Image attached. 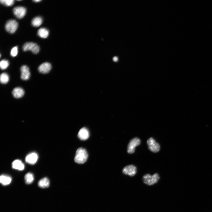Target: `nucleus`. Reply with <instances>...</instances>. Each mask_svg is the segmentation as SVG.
<instances>
[{"label":"nucleus","instance_id":"obj_1","mask_svg":"<svg viewBox=\"0 0 212 212\" xmlns=\"http://www.w3.org/2000/svg\"><path fill=\"white\" fill-rule=\"evenodd\" d=\"M88 157L86 150L84 148H80L76 150L74 160L77 163L83 164L86 161Z\"/></svg>","mask_w":212,"mask_h":212},{"label":"nucleus","instance_id":"obj_2","mask_svg":"<svg viewBox=\"0 0 212 212\" xmlns=\"http://www.w3.org/2000/svg\"><path fill=\"white\" fill-rule=\"evenodd\" d=\"M160 176L157 173H155L152 175L146 174L143 177V182L148 186H152L157 183L160 179Z\"/></svg>","mask_w":212,"mask_h":212},{"label":"nucleus","instance_id":"obj_3","mask_svg":"<svg viewBox=\"0 0 212 212\" xmlns=\"http://www.w3.org/2000/svg\"><path fill=\"white\" fill-rule=\"evenodd\" d=\"M141 143L140 139L136 137L131 139L127 146V152L128 153L132 154L135 151V147L139 145Z\"/></svg>","mask_w":212,"mask_h":212},{"label":"nucleus","instance_id":"obj_4","mask_svg":"<svg viewBox=\"0 0 212 212\" xmlns=\"http://www.w3.org/2000/svg\"><path fill=\"white\" fill-rule=\"evenodd\" d=\"M23 50L24 51H31L34 54L38 53L39 51V47L36 44L32 42L25 43L22 47Z\"/></svg>","mask_w":212,"mask_h":212},{"label":"nucleus","instance_id":"obj_5","mask_svg":"<svg viewBox=\"0 0 212 212\" xmlns=\"http://www.w3.org/2000/svg\"><path fill=\"white\" fill-rule=\"evenodd\" d=\"M148 148L154 153L158 152L160 148V145L153 138L150 137L147 141Z\"/></svg>","mask_w":212,"mask_h":212},{"label":"nucleus","instance_id":"obj_6","mask_svg":"<svg viewBox=\"0 0 212 212\" xmlns=\"http://www.w3.org/2000/svg\"><path fill=\"white\" fill-rule=\"evenodd\" d=\"M18 27V23L15 20L8 21L5 25V29L9 33L12 34L15 32Z\"/></svg>","mask_w":212,"mask_h":212},{"label":"nucleus","instance_id":"obj_7","mask_svg":"<svg viewBox=\"0 0 212 212\" xmlns=\"http://www.w3.org/2000/svg\"><path fill=\"white\" fill-rule=\"evenodd\" d=\"M136 167L133 165H130L125 166L122 169V172L125 175L131 177L134 176L136 173Z\"/></svg>","mask_w":212,"mask_h":212},{"label":"nucleus","instance_id":"obj_8","mask_svg":"<svg viewBox=\"0 0 212 212\" xmlns=\"http://www.w3.org/2000/svg\"><path fill=\"white\" fill-rule=\"evenodd\" d=\"M13 12L17 18L21 19L25 15L26 13V9L25 7L23 6H16L13 9Z\"/></svg>","mask_w":212,"mask_h":212},{"label":"nucleus","instance_id":"obj_9","mask_svg":"<svg viewBox=\"0 0 212 212\" xmlns=\"http://www.w3.org/2000/svg\"><path fill=\"white\" fill-rule=\"evenodd\" d=\"M20 71L21 79L24 80H28L30 75L29 68L26 65H23L21 67Z\"/></svg>","mask_w":212,"mask_h":212},{"label":"nucleus","instance_id":"obj_10","mask_svg":"<svg viewBox=\"0 0 212 212\" xmlns=\"http://www.w3.org/2000/svg\"><path fill=\"white\" fill-rule=\"evenodd\" d=\"M38 159L37 154L34 152L28 154L26 157L25 161L30 164H34L37 162Z\"/></svg>","mask_w":212,"mask_h":212},{"label":"nucleus","instance_id":"obj_11","mask_svg":"<svg viewBox=\"0 0 212 212\" xmlns=\"http://www.w3.org/2000/svg\"><path fill=\"white\" fill-rule=\"evenodd\" d=\"M52 68L51 64L48 62H45L40 64L38 68L39 71L42 73L46 74L48 73Z\"/></svg>","mask_w":212,"mask_h":212},{"label":"nucleus","instance_id":"obj_12","mask_svg":"<svg viewBox=\"0 0 212 212\" xmlns=\"http://www.w3.org/2000/svg\"><path fill=\"white\" fill-rule=\"evenodd\" d=\"M89 132L85 127H83L79 130L78 137L81 140H85L87 139L89 137Z\"/></svg>","mask_w":212,"mask_h":212},{"label":"nucleus","instance_id":"obj_13","mask_svg":"<svg viewBox=\"0 0 212 212\" xmlns=\"http://www.w3.org/2000/svg\"><path fill=\"white\" fill-rule=\"evenodd\" d=\"M12 94L14 97L19 98L22 97L24 94V90L20 87L14 88L12 91Z\"/></svg>","mask_w":212,"mask_h":212},{"label":"nucleus","instance_id":"obj_14","mask_svg":"<svg viewBox=\"0 0 212 212\" xmlns=\"http://www.w3.org/2000/svg\"><path fill=\"white\" fill-rule=\"evenodd\" d=\"M13 168L19 170H22L24 168V165L22 162L19 160H14L12 164Z\"/></svg>","mask_w":212,"mask_h":212},{"label":"nucleus","instance_id":"obj_15","mask_svg":"<svg viewBox=\"0 0 212 212\" xmlns=\"http://www.w3.org/2000/svg\"><path fill=\"white\" fill-rule=\"evenodd\" d=\"M11 178L9 176L5 175H2L0 177V182L4 186L9 184L11 181Z\"/></svg>","mask_w":212,"mask_h":212},{"label":"nucleus","instance_id":"obj_16","mask_svg":"<svg viewBox=\"0 0 212 212\" xmlns=\"http://www.w3.org/2000/svg\"><path fill=\"white\" fill-rule=\"evenodd\" d=\"M37 34L40 37L42 38H46L49 35V32L46 28H41L38 30Z\"/></svg>","mask_w":212,"mask_h":212},{"label":"nucleus","instance_id":"obj_17","mask_svg":"<svg viewBox=\"0 0 212 212\" xmlns=\"http://www.w3.org/2000/svg\"><path fill=\"white\" fill-rule=\"evenodd\" d=\"M49 185V179L46 178H44L40 180L38 183V185L40 188H45L48 187Z\"/></svg>","mask_w":212,"mask_h":212},{"label":"nucleus","instance_id":"obj_18","mask_svg":"<svg viewBox=\"0 0 212 212\" xmlns=\"http://www.w3.org/2000/svg\"><path fill=\"white\" fill-rule=\"evenodd\" d=\"M43 20L42 18L40 16H37L34 18L32 21V24L34 27H38L42 23Z\"/></svg>","mask_w":212,"mask_h":212},{"label":"nucleus","instance_id":"obj_19","mask_svg":"<svg viewBox=\"0 0 212 212\" xmlns=\"http://www.w3.org/2000/svg\"><path fill=\"white\" fill-rule=\"evenodd\" d=\"M24 179L26 183L27 184H30L33 182L34 180L33 175L31 173H28L25 175Z\"/></svg>","mask_w":212,"mask_h":212},{"label":"nucleus","instance_id":"obj_20","mask_svg":"<svg viewBox=\"0 0 212 212\" xmlns=\"http://www.w3.org/2000/svg\"><path fill=\"white\" fill-rule=\"evenodd\" d=\"M9 80L8 75L6 73H2L0 75V80L1 83L3 84L7 83Z\"/></svg>","mask_w":212,"mask_h":212},{"label":"nucleus","instance_id":"obj_21","mask_svg":"<svg viewBox=\"0 0 212 212\" xmlns=\"http://www.w3.org/2000/svg\"><path fill=\"white\" fill-rule=\"evenodd\" d=\"M9 63L8 61L6 59L1 60L0 62V67L1 69L4 70L6 69L9 66Z\"/></svg>","mask_w":212,"mask_h":212},{"label":"nucleus","instance_id":"obj_22","mask_svg":"<svg viewBox=\"0 0 212 212\" xmlns=\"http://www.w3.org/2000/svg\"><path fill=\"white\" fill-rule=\"evenodd\" d=\"M1 3L6 6H11L14 3V0H1Z\"/></svg>","mask_w":212,"mask_h":212},{"label":"nucleus","instance_id":"obj_23","mask_svg":"<svg viewBox=\"0 0 212 212\" xmlns=\"http://www.w3.org/2000/svg\"><path fill=\"white\" fill-rule=\"evenodd\" d=\"M18 47L17 46H15L13 47L11 49L10 54L13 57L16 56L18 52Z\"/></svg>","mask_w":212,"mask_h":212},{"label":"nucleus","instance_id":"obj_24","mask_svg":"<svg viewBox=\"0 0 212 212\" xmlns=\"http://www.w3.org/2000/svg\"><path fill=\"white\" fill-rule=\"evenodd\" d=\"M113 60L114 61L116 62L118 60V58L116 57H115L113 58Z\"/></svg>","mask_w":212,"mask_h":212},{"label":"nucleus","instance_id":"obj_25","mask_svg":"<svg viewBox=\"0 0 212 212\" xmlns=\"http://www.w3.org/2000/svg\"><path fill=\"white\" fill-rule=\"evenodd\" d=\"M41 0H34L33 1L35 2H38L41 1Z\"/></svg>","mask_w":212,"mask_h":212}]
</instances>
